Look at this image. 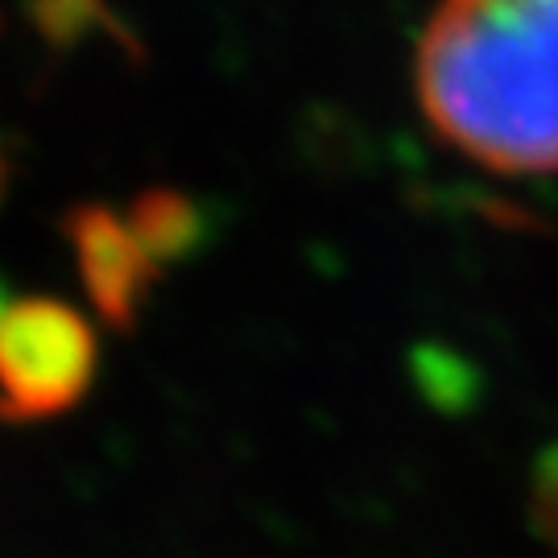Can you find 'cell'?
<instances>
[{
	"mask_svg": "<svg viewBox=\"0 0 558 558\" xmlns=\"http://www.w3.org/2000/svg\"><path fill=\"white\" fill-rule=\"evenodd\" d=\"M414 75L422 117L463 158L558 170V0H439Z\"/></svg>",
	"mask_w": 558,
	"mask_h": 558,
	"instance_id": "6da1fadb",
	"label": "cell"
},
{
	"mask_svg": "<svg viewBox=\"0 0 558 558\" xmlns=\"http://www.w3.org/2000/svg\"><path fill=\"white\" fill-rule=\"evenodd\" d=\"M92 377L96 331L75 306L21 299L0 311V418H54L92 389Z\"/></svg>",
	"mask_w": 558,
	"mask_h": 558,
	"instance_id": "7a4b0ae2",
	"label": "cell"
},
{
	"mask_svg": "<svg viewBox=\"0 0 558 558\" xmlns=\"http://www.w3.org/2000/svg\"><path fill=\"white\" fill-rule=\"evenodd\" d=\"M66 236L96 311L108 323L129 327L161 269V257L145 240L137 220L129 211L120 216L112 207H80L66 220Z\"/></svg>",
	"mask_w": 558,
	"mask_h": 558,
	"instance_id": "3957f363",
	"label": "cell"
},
{
	"mask_svg": "<svg viewBox=\"0 0 558 558\" xmlns=\"http://www.w3.org/2000/svg\"><path fill=\"white\" fill-rule=\"evenodd\" d=\"M530 521L558 550V442L538 459L534 480H530Z\"/></svg>",
	"mask_w": 558,
	"mask_h": 558,
	"instance_id": "277c9868",
	"label": "cell"
},
{
	"mask_svg": "<svg viewBox=\"0 0 558 558\" xmlns=\"http://www.w3.org/2000/svg\"><path fill=\"white\" fill-rule=\"evenodd\" d=\"M0 191H4V166H0Z\"/></svg>",
	"mask_w": 558,
	"mask_h": 558,
	"instance_id": "5b68a950",
	"label": "cell"
},
{
	"mask_svg": "<svg viewBox=\"0 0 558 558\" xmlns=\"http://www.w3.org/2000/svg\"><path fill=\"white\" fill-rule=\"evenodd\" d=\"M0 311H4V306H0Z\"/></svg>",
	"mask_w": 558,
	"mask_h": 558,
	"instance_id": "8992f818",
	"label": "cell"
}]
</instances>
